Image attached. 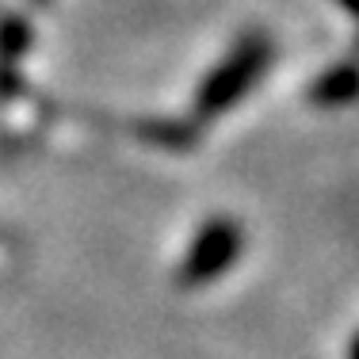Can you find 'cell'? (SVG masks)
<instances>
[{
  "label": "cell",
  "mask_w": 359,
  "mask_h": 359,
  "mask_svg": "<svg viewBox=\"0 0 359 359\" xmlns=\"http://www.w3.org/2000/svg\"><path fill=\"white\" fill-rule=\"evenodd\" d=\"M233 252H237V233H233V229L222 226V222H218V226H210L207 233L195 241L191 256H187L184 283H203V279L218 276V271L233 260Z\"/></svg>",
  "instance_id": "cell-1"
}]
</instances>
